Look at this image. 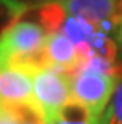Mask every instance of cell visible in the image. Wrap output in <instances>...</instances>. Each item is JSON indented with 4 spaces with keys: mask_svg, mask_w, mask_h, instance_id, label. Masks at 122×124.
I'll list each match as a JSON object with an SVG mask.
<instances>
[{
    "mask_svg": "<svg viewBox=\"0 0 122 124\" xmlns=\"http://www.w3.org/2000/svg\"><path fill=\"white\" fill-rule=\"evenodd\" d=\"M33 94L35 102L51 118L65 103L72 100V77L70 72L52 65H41L33 70Z\"/></svg>",
    "mask_w": 122,
    "mask_h": 124,
    "instance_id": "cell-3",
    "label": "cell"
},
{
    "mask_svg": "<svg viewBox=\"0 0 122 124\" xmlns=\"http://www.w3.org/2000/svg\"><path fill=\"white\" fill-rule=\"evenodd\" d=\"M108 124H122V80L117 81L116 91L108 107Z\"/></svg>",
    "mask_w": 122,
    "mask_h": 124,
    "instance_id": "cell-9",
    "label": "cell"
},
{
    "mask_svg": "<svg viewBox=\"0 0 122 124\" xmlns=\"http://www.w3.org/2000/svg\"><path fill=\"white\" fill-rule=\"evenodd\" d=\"M70 77L72 100L87 107L97 116H106L108 107L119 81L117 75L89 67H78L70 72Z\"/></svg>",
    "mask_w": 122,
    "mask_h": 124,
    "instance_id": "cell-2",
    "label": "cell"
},
{
    "mask_svg": "<svg viewBox=\"0 0 122 124\" xmlns=\"http://www.w3.org/2000/svg\"><path fill=\"white\" fill-rule=\"evenodd\" d=\"M121 11H122V0H121Z\"/></svg>",
    "mask_w": 122,
    "mask_h": 124,
    "instance_id": "cell-11",
    "label": "cell"
},
{
    "mask_svg": "<svg viewBox=\"0 0 122 124\" xmlns=\"http://www.w3.org/2000/svg\"><path fill=\"white\" fill-rule=\"evenodd\" d=\"M33 67L21 62L0 64V103L7 108L36 103L33 94Z\"/></svg>",
    "mask_w": 122,
    "mask_h": 124,
    "instance_id": "cell-4",
    "label": "cell"
},
{
    "mask_svg": "<svg viewBox=\"0 0 122 124\" xmlns=\"http://www.w3.org/2000/svg\"><path fill=\"white\" fill-rule=\"evenodd\" d=\"M10 110L14 115L16 124H48L43 110L36 103H24V105L10 107Z\"/></svg>",
    "mask_w": 122,
    "mask_h": 124,
    "instance_id": "cell-8",
    "label": "cell"
},
{
    "mask_svg": "<svg viewBox=\"0 0 122 124\" xmlns=\"http://www.w3.org/2000/svg\"><path fill=\"white\" fill-rule=\"evenodd\" d=\"M116 29H117L119 41H121V45H122V16H121V19H119V22H117V26H116Z\"/></svg>",
    "mask_w": 122,
    "mask_h": 124,
    "instance_id": "cell-10",
    "label": "cell"
},
{
    "mask_svg": "<svg viewBox=\"0 0 122 124\" xmlns=\"http://www.w3.org/2000/svg\"><path fill=\"white\" fill-rule=\"evenodd\" d=\"M65 15L103 26L121 19V0H56Z\"/></svg>",
    "mask_w": 122,
    "mask_h": 124,
    "instance_id": "cell-5",
    "label": "cell"
},
{
    "mask_svg": "<svg viewBox=\"0 0 122 124\" xmlns=\"http://www.w3.org/2000/svg\"><path fill=\"white\" fill-rule=\"evenodd\" d=\"M43 57L46 65L57 67V69L65 70V72L76 70L83 62V57L79 54L76 45L62 30L48 32V38L43 49Z\"/></svg>",
    "mask_w": 122,
    "mask_h": 124,
    "instance_id": "cell-6",
    "label": "cell"
},
{
    "mask_svg": "<svg viewBox=\"0 0 122 124\" xmlns=\"http://www.w3.org/2000/svg\"><path fill=\"white\" fill-rule=\"evenodd\" d=\"M48 124H108V115L97 116L87 107L70 100L56 115L48 118Z\"/></svg>",
    "mask_w": 122,
    "mask_h": 124,
    "instance_id": "cell-7",
    "label": "cell"
},
{
    "mask_svg": "<svg viewBox=\"0 0 122 124\" xmlns=\"http://www.w3.org/2000/svg\"><path fill=\"white\" fill-rule=\"evenodd\" d=\"M0 107H2V103H0Z\"/></svg>",
    "mask_w": 122,
    "mask_h": 124,
    "instance_id": "cell-12",
    "label": "cell"
},
{
    "mask_svg": "<svg viewBox=\"0 0 122 124\" xmlns=\"http://www.w3.org/2000/svg\"><path fill=\"white\" fill-rule=\"evenodd\" d=\"M48 30L32 21H16L0 33V64L21 62L27 65H46L43 57Z\"/></svg>",
    "mask_w": 122,
    "mask_h": 124,
    "instance_id": "cell-1",
    "label": "cell"
}]
</instances>
